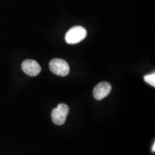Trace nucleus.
<instances>
[{
  "label": "nucleus",
  "instance_id": "obj_1",
  "mask_svg": "<svg viewBox=\"0 0 155 155\" xmlns=\"http://www.w3.org/2000/svg\"><path fill=\"white\" fill-rule=\"evenodd\" d=\"M87 31L81 26H75L71 28L65 34V41L68 44H77L86 38Z\"/></svg>",
  "mask_w": 155,
  "mask_h": 155
},
{
  "label": "nucleus",
  "instance_id": "obj_2",
  "mask_svg": "<svg viewBox=\"0 0 155 155\" xmlns=\"http://www.w3.org/2000/svg\"><path fill=\"white\" fill-rule=\"evenodd\" d=\"M49 68L54 74L58 76H66L70 73V66L66 61L60 58H54L50 62Z\"/></svg>",
  "mask_w": 155,
  "mask_h": 155
},
{
  "label": "nucleus",
  "instance_id": "obj_3",
  "mask_svg": "<svg viewBox=\"0 0 155 155\" xmlns=\"http://www.w3.org/2000/svg\"><path fill=\"white\" fill-rule=\"evenodd\" d=\"M69 113V108L66 104H60L58 107L52 111V121L56 125H63L66 121L68 114Z\"/></svg>",
  "mask_w": 155,
  "mask_h": 155
},
{
  "label": "nucleus",
  "instance_id": "obj_4",
  "mask_svg": "<svg viewBox=\"0 0 155 155\" xmlns=\"http://www.w3.org/2000/svg\"><path fill=\"white\" fill-rule=\"evenodd\" d=\"M22 69L27 75L30 76H37L41 72V67L38 62L34 60L28 59L22 63Z\"/></svg>",
  "mask_w": 155,
  "mask_h": 155
},
{
  "label": "nucleus",
  "instance_id": "obj_5",
  "mask_svg": "<svg viewBox=\"0 0 155 155\" xmlns=\"http://www.w3.org/2000/svg\"><path fill=\"white\" fill-rule=\"evenodd\" d=\"M111 85L108 82H101L94 89V97L96 100H102L106 98L111 91Z\"/></svg>",
  "mask_w": 155,
  "mask_h": 155
},
{
  "label": "nucleus",
  "instance_id": "obj_6",
  "mask_svg": "<svg viewBox=\"0 0 155 155\" xmlns=\"http://www.w3.org/2000/svg\"><path fill=\"white\" fill-rule=\"evenodd\" d=\"M144 79L147 83L150 84L151 86L154 87L155 86V73H152V74L145 75Z\"/></svg>",
  "mask_w": 155,
  "mask_h": 155
},
{
  "label": "nucleus",
  "instance_id": "obj_7",
  "mask_svg": "<svg viewBox=\"0 0 155 155\" xmlns=\"http://www.w3.org/2000/svg\"><path fill=\"white\" fill-rule=\"evenodd\" d=\"M152 152H155V144L154 143V144H153V147H152Z\"/></svg>",
  "mask_w": 155,
  "mask_h": 155
}]
</instances>
